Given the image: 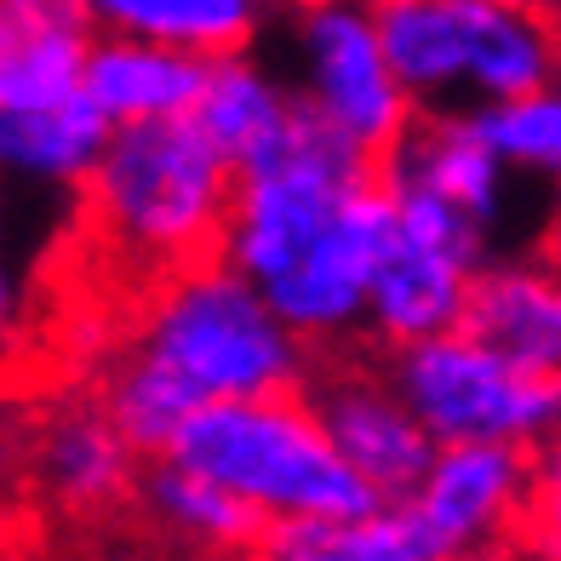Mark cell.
<instances>
[{
	"instance_id": "cell-12",
	"label": "cell",
	"mask_w": 561,
	"mask_h": 561,
	"mask_svg": "<svg viewBox=\"0 0 561 561\" xmlns=\"http://www.w3.org/2000/svg\"><path fill=\"white\" fill-rule=\"evenodd\" d=\"M458 333H470L522 373L561 378V270H481L470 280Z\"/></svg>"
},
{
	"instance_id": "cell-14",
	"label": "cell",
	"mask_w": 561,
	"mask_h": 561,
	"mask_svg": "<svg viewBox=\"0 0 561 561\" xmlns=\"http://www.w3.org/2000/svg\"><path fill=\"white\" fill-rule=\"evenodd\" d=\"M213 58L167 41H138L115 35L92 46L87 64V92L104 104V115L121 121H156V115H190L207 92Z\"/></svg>"
},
{
	"instance_id": "cell-4",
	"label": "cell",
	"mask_w": 561,
	"mask_h": 561,
	"mask_svg": "<svg viewBox=\"0 0 561 561\" xmlns=\"http://www.w3.org/2000/svg\"><path fill=\"white\" fill-rule=\"evenodd\" d=\"M138 447L121 436L98 390H53L12 436L23 516L75 527H121L138 516Z\"/></svg>"
},
{
	"instance_id": "cell-23",
	"label": "cell",
	"mask_w": 561,
	"mask_h": 561,
	"mask_svg": "<svg viewBox=\"0 0 561 561\" xmlns=\"http://www.w3.org/2000/svg\"><path fill=\"white\" fill-rule=\"evenodd\" d=\"M167 561H190V556H167Z\"/></svg>"
},
{
	"instance_id": "cell-10",
	"label": "cell",
	"mask_w": 561,
	"mask_h": 561,
	"mask_svg": "<svg viewBox=\"0 0 561 561\" xmlns=\"http://www.w3.org/2000/svg\"><path fill=\"white\" fill-rule=\"evenodd\" d=\"M92 46L81 0H0V110H53L87 92Z\"/></svg>"
},
{
	"instance_id": "cell-18",
	"label": "cell",
	"mask_w": 561,
	"mask_h": 561,
	"mask_svg": "<svg viewBox=\"0 0 561 561\" xmlns=\"http://www.w3.org/2000/svg\"><path fill=\"white\" fill-rule=\"evenodd\" d=\"M476 126L488 133V144L504 161L522 167H556L561 172V87L504 98L488 115H476Z\"/></svg>"
},
{
	"instance_id": "cell-2",
	"label": "cell",
	"mask_w": 561,
	"mask_h": 561,
	"mask_svg": "<svg viewBox=\"0 0 561 561\" xmlns=\"http://www.w3.org/2000/svg\"><path fill=\"white\" fill-rule=\"evenodd\" d=\"M161 458L224 481L229 493L252 499L275 522L367 516V510L385 504L373 493V481L327 436V424L304 390L195 407Z\"/></svg>"
},
{
	"instance_id": "cell-22",
	"label": "cell",
	"mask_w": 561,
	"mask_h": 561,
	"mask_svg": "<svg viewBox=\"0 0 561 561\" xmlns=\"http://www.w3.org/2000/svg\"><path fill=\"white\" fill-rule=\"evenodd\" d=\"M247 561H270V556H247Z\"/></svg>"
},
{
	"instance_id": "cell-5",
	"label": "cell",
	"mask_w": 561,
	"mask_h": 561,
	"mask_svg": "<svg viewBox=\"0 0 561 561\" xmlns=\"http://www.w3.org/2000/svg\"><path fill=\"white\" fill-rule=\"evenodd\" d=\"M390 378L436 442H527L561 424V378L510 367L470 333L419 339L390 350Z\"/></svg>"
},
{
	"instance_id": "cell-13",
	"label": "cell",
	"mask_w": 561,
	"mask_h": 561,
	"mask_svg": "<svg viewBox=\"0 0 561 561\" xmlns=\"http://www.w3.org/2000/svg\"><path fill=\"white\" fill-rule=\"evenodd\" d=\"M270 561H453L436 522L419 499H385L367 516H316L275 522L264 550Z\"/></svg>"
},
{
	"instance_id": "cell-20",
	"label": "cell",
	"mask_w": 561,
	"mask_h": 561,
	"mask_svg": "<svg viewBox=\"0 0 561 561\" xmlns=\"http://www.w3.org/2000/svg\"><path fill=\"white\" fill-rule=\"evenodd\" d=\"M545 264L561 270V207H556V224H550V236H545Z\"/></svg>"
},
{
	"instance_id": "cell-17",
	"label": "cell",
	"mask_w": 561,
	"mask_h": 561,
	"mask_svg": "<svg viewBox=\"0 0 561 561\" xmlns=\"http://www.w3.org/2000/svg\"><path fill=\"white\" fill-rule=\"evenodd\" d=\"M115 138V121L92 92H75L53 110H12L7 115V161L35 178H87V167Z\"/></svg>"
},
{
	"instance_id": "cell-16",
	"label": "cell",
	"mask_w": 561,
	"mask_h": 561,
	"mask_svg": "<svg viewBox=\"0 0 561 561\" xmlns=\"http://www.w3.org/2000/svg\"><path fill=\"white\" fill-rule=\"evenodd\" d=\"M293 104L298 98L275 92L259 69H247L241 58H213V75H207V92L195 104V121L213 133V144L229 156V167H252L259 156L280 144L293 121Z\"/></svg>"
},
{
	"instance_id": "cell-8",
	"label": "cell",
	"mask_w": 561,
	"mask_h": 561,
	"mask_svg": "<svg viewBox=\"0 0 561 561\" xmlns=\"http://www.w3.org/2000/svg\"><path fill=\"white\" fill-rule=\"evenodd\" d=\"M390 241H396V178L378 172L344 201V213L310 247V259L293 275H280L264 298L304 344L333 350V339H344L367 316L373 280L385 270Z\"/></svg>"
},
{
	"instance_id": "cell-1",
	"label": "cell",
	"mask_w": 561,
	"mask_h": 561,
	"mask_svg": "<svg viewBox=\"0 0 561 561\" xmlns=\"http://www.w3.org/2000/svg\"><path fill=\"white\" fill-rule=\"evenodd\" d=\"M304 378V339L236 264H213L172 280L104 355L98 401L144 458H161L195 407L298 396Z\"/></svg>"
},
{
	"instance_id": "cell-7",
	"label": "cell",
	"mask_w": 561,
	"mask_h": 561,
	"mask_svg": "<svg viewBox=\"0 0 561 561\" xmlns=\"http://www.w3.org/2000/svg\"><path fill=\"white\" fill-rule=\"evenodd\" d=\"M304 396L321 413L339 453L373 481L378 499H413L424 488V476L436 470L442 458L436 436L407 407L396 378H385V367H373V355L321 350L310 378H304Z\"/></svg>"
},
{
	"instance_id": "cell-6",
	"label": "cell",
	"mask_w": 561,
	"mask_h": 561,
	"mask_svg": "<svg viewBox=\"0 0 561 561\" xmlns=\"http://www.w3.org/2000/svg\"><path fill=\"white\" fill-rule=\"evenodd\" d=\"M476 247H481V218L453 207L447 195L413 184V178H396V241L385 252V270H378L367 304L373 339L385 350H401L458 327L476 280Z\"/></svg>"
},
{
	"instance_id": "cell-15",
	"label": "cell",
	"mask_w": 561,
	"mask_h": 561,
	"mask_svg": "<svg viewBox=\"0 0 561 561\" xmlns=\"http://www.w3.org/2000/svg\"><path fill=\"white\" fill-rule=\"evenodd\" d=\"M81 7L115 35L190 46L201 58H236L259 23V0H81Z\"/></svg>"
},
{
	"instance_id": "cell-11",
	"label": "cell",
	"mask_w": 561,
	"mask_h": 561,
	"mask_svg": "<svg viewBox=\"0 0 561 561\" xmlns=\"http://www.w3.org/2000/svg\"><path fill=\"white\" fill-rule=\"evenodd\" d=\"M138 516L156 527V539L184 550L195 561H247L259 556L275 516H264L252 499L229 493L224 481L195 476L172 458H149L138 481Z\"/></svg>"
},
{
	"instance_id": "cell-9",
	"label": "cell",
	"mask_w": 561,
	"mask_h": 561,
	"mask_svg": "<svg viewBox=\"0 0 561 561\" xmlns=\"http://www.w3.org/2000/svg\"><path fill=\"white\" fill-rule=\"evenodd\" d=\"M527 481L533 453H522L516 442H453L413 499L424 504V516L436 522L458 561L476 550H499L510 539Z\"/></svg>"
},
{
	"instance_id": "cell-19",
	"label": "cell",
	"mask_w": 561,
	"mask_h": 561,
	"mask_svg": "<svg viewBox=\"0 0 561 561\" xmlns=\"http://www.w3.org/2000/svg\"><path fill=\"white\" fill-rule=\"evenodd\" d=\"M458 561H539V556H527L516 545H499V550H476V556H458Z\"/></svg>"
},
{
	"instance_id": "cell-3",
	"label": "cell",
	"mask_w": 561,
	"mask_h": 561,
	"mask_svg": "<svg viewBox=\"0 0 561 561\" xmlns=\"http://www.w3.org/2000/svg\"><path fill=\"white\" fill-rule=\"evenodd\" d=\"M373 18L413 98L470 87L504 104L561 69V30L516 0H373Z\"/></svg>"
},
{
	"instance_id": "cell-21",
	"label": "cell",
	"mask_w": 561,
	"mask_h": 561,
	"mask_svg": "<svg viewBox=\"0 0 561 561\" xmlns=\"http://www.w3.org/2000/svg\"><path fill=\"white\" fill-rule=\"evenodd\" d=\"M516 7H527V12H539L545 23H556V30H561V0H516Z\"/></svg>"
}]
</instances>
